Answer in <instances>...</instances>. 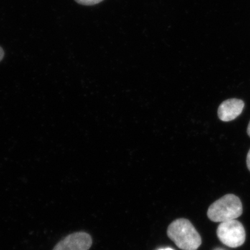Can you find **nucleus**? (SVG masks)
<instances>
[{"instance_id": "nucleus-1", "label": "nucleus", "mask_w": 250, "mask_h": 250, "mask_svg": "<svg viewBox=\"0 0 250 250\" xmlns=\"http://www.w3.org/2000/svg\"><path fill=\"white\" fill-rule=\"evenodd\" d=\"M167 236L176 246L183 250H196L202 244L201 236L187 219L174 220L169 225Z\"/></svg>"}, {"instance_id": "nucleus-2", "label": "nucleus", "mask_w": 250, "mask_h": 250, "mask_svg": "<svg viewBox=\"0 0 250 250\" xmlns=\"http://www.w3.org/2000/svg\"><path fill=\"white\" fill-rule=\"evenodd\" d=\"M243 213L241 200L233 194H228L213 202L207 211L208 218L215 223L236 220Z\"/></svg>"}, {"instance_id": "nucleus-3", "label": "nucleus", "mask_w": 250, "mask_h": 250, "mask_svg": "<svg viewBox=\"0 0 250 250\" xmlns=\"http://www.w3.org/2000/svg\"><path fill=\"white\" fill-rule=\"evenodd\" d=\"M217 236L225 246L236 248L246 241V230L243 224L238 220H229L220 224L217 229Z\"/></svg>"}, {"instance_id": "nucleus-4", "label": "nucleus", "mask_w": 250, "mask_h": 250, "mask_svg": "<svg viewBox=\"0 0 250 250\" xmlns=\"http://www.w3.org/2000/svg\"><path fill=\"white\" fill-rule=\"evenodd\" d=\"M92 243L91 236L88 233H75L59 242L53 250H88Z\"/></svg>"}, {"instance_id": "nucleus-5", "label": "nucleus", "mask_w": 250, "mask_h": 250, "mask_svg": "<svg viewBox=\"0 0 250 250\" xmlns=\"http://www.w3.org/2000/svg\"><path fill=\"white\" fill-rule=\"evenodd\" d=\"M245 107V103L239 99L233 98L224 101L219 106L218 116L220 121L230 122L238 118Z\"/></svg>"}, {"instance_id": "nucleus-6", "label": "nucleus", "mask_w": 250, "mask_h": 250, "mask_svg": "<svg viewBox=\"0 0 250 250\" xmlns=\"http://www.w3.org/2000/svg\"><path fill=\"white\" fill-rule=\"evenodd\" d=\"M78 4L85 6H93L102 2L104 0H75Z\"/></svg>"}, {"instance_id": "nucleus-7", "label": "nucleus", "mask_w": 250, "mask_h": 250, "mask_svg": "<svg viewBox=\"0 0 250 250\" xmlns=\"http://www.w3.org/2000/svg\"><path fill=\"white\" fill-rule=\"evenodd\" d=\"M247 166L250 171V149L248 152V156H247Z\"/></svg>"}, {"instance_id": "nucleus-8", "label": "nucleus", "mask_w": 250, "mask_h": 250, "mask_svg": "<svg viewBox=\"0 0 250 250\" xmlns=\"http://www.w3.org/2000/svg\"><path fill=\"white\" fill-rule=\"evenodd\" d=\"M4 52L3 49L0 47V62L2 60L3 58H4Z\"/></svg>"}, {"instance_id": "nucleus-9", "label": "nucleus", "mask_w": 250, "mask_h": 250, "mask_svg": "<svg viewBox=\"0 0 250 250\" xmlns=\"http://www.w3.org/2000/svg\"><path fill=\"white\" fill-rule=\"evenodd\" d=\"M247 131H248V134L249 135V136L250 137V121L249 125H248V130H247Z\"/></svg>"}, {"instance_id": "nucleus-10", "label": "nucleus", "mask_w": 250, "mask_h": 250, "mask_svg": "<svg viewBox=\"0 0 250 250\" xmlns=\"http://www.w3.org/2000/svg\"><path fill=\"white\" fill-rule=\"evenodd\" d=\"M159 250H174L172 249V248H164V249H160Z\"/></svg>"}, {"instance_id": "nucleus-11", "label": "nucleus", "mask_w": 250, "mask_h": 250, "mask_svg": "<svg viewBox=\"0 0 250 250\" xmlns=\"http://www.w3.org/2000/svg\"><path fill=\"white\" fill-rule=\"evenodd\" d=\"M214 250H225V249H223V248H215Z\"/></svg>"}]
</instances>
